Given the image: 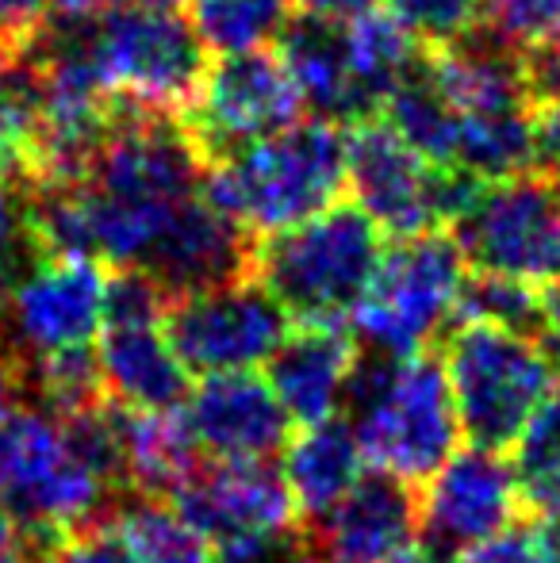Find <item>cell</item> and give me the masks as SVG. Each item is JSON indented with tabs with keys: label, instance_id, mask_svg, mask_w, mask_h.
I'll return each mask as SVG.
<instances>
[{
	"label": "cell",
	"instance_id": "obj_5",
	"mask_svg": "<svg viewBox=\"0 0 560 563\" xmlns=\"http://www.w3.org/2000/svg\"><path fill=\"white\" fill-rule=\"evenodd\" d=\"M81 31L92 69L116 104L154 115L188 112L208 74V46L177 0H131L81 15Z\"/></svg>",
	"mask_w": 560,
	"mask_h": 563
},
{
	"label": "cell",
	"instance_id": "obj_20",
	"mask_svg": "<svg viewBox=\"0 0 560 563\" xmlns=\"http://www.w3.org/2000/svg\"><path fill=\"white\" fill-rule=\"evenodd\" d=\"M284 483L296 498L299 521H315L334 510L365 475V452L342 415L299 426L284 449Z\"/></svg>",
	"mask_w": 560,
	"mask_h": 563
},
{
	"label": "cell",
	"instance_id": "obj_9",
	"mask_svg": "<svg viewBox=\"0 0 560 563\" xmlns=\"http://www.w3.org/2000/svg\"><path fill=\"white\" fill-rule=\"evenodd\" d=\"M345 169L353 203L392 238H419L449 230L469 203L472 180L415 154L381 115L345 131Z\"/></svg>",
	"mask_w": 560,
	"mask_h": 563
},
{
	"label": "cell",
	"instance_id": "obj_27",
	"mask_svg": "<svg viewBox=\"0 0 560 563\" xmlns=\"http://www.w3.org/2000/svg\"><path fill=\"white\" fill-rule=\"evenodd\" d=\"M388 12L426 51H449L484 27L487 0H388Z\"/></svg>",
	"mask_w": 560,
	"mask_h": 563
},
{
	"label": "cell",
	"instance_id": "obj_11",
	"mask_svg": "<svg viewBox=\"0 0 560 563\" xmlns=\"http://www.w3.org/2000/svg\"><path fill=\"white\" fill-rule=\"evenodd\" d=\"M299 119L304 100L284 74L281 58L270 51H250L211 62L185 112V126L204 162L219 165Z\"/></svg>",
	"mask_w": 560,
	"mask_h": 563
},
{
	"label": "cell",
	"instance_id": "obj_19",
	"mask_svg": "<svg viewBox=\"0 0 560 563\" xmlns=\"http://www.w3.org/2000/svg\"><path fill=\"white\" fill-rule=\"evenodd\" d=\"M277 58L284 74L292 77V85H296L304 108H311L315 119H330L338 126L376 119L373 104L361 92L358 74L350 66L342 27L296 15L277 38Z\"/></svg>",
	"mask_w": 560,
	"mask_h": 563
},
{
	"label": "cell",
	"instance_id": "obj_23",
	"mask_svg": "<svg viewBox=\"0 0 560 563\" xmlns=\"http://www.w3.org/2000/svg\"><path fill=\"white\" fill-rule=\"evenodd\" d=\"M342 31H345V51H350V66H353V74H358L361 92L369 97L373 112L381 115L392 89L422 62L419 43H415L404 31V23L392 12H384V8Z\"/></svg>",
	"mask_w": 560,
	"mask_h": 563
},
{
	"label": "cell",
	"instance_id": "obj_14",
	"mask_svg": "<svg viewBox=\"0 0 560 563\" xmlns=\"http://www.w3.org/2000/svg\"><path fill=\"white\" fill-rule=\"evenodd\" d=\"M169 503L185 514L196 533L208 537L211 549L299 526L296 498L284 483V472L270 460L204 456Z\"/></svg>",
	"mask_w": 560,
	"mask_h": 563
},
{
	"label": "cell",
	"instance_id": "obj_17",
	"mask_svg": "<svg viewBox=\"0 0 560 563\" xmlns=\"http://www.w3.org/2000/svg\"><path fill=\"white\" fill-rule=\"evenodd\" d=\"M165 319H105L97 341L100 376L112 402L128 410H180L188 372L165 338Z\"/></svg>",
	"mask_w": 560,
	"mask_h": 563
},
{
	"label": "cell",
	"instance_id": "obj_7",
	"mask_svg": "<svg viewBox=\"0 0 560 563\" xmlns=\"http://www.w3.org/2000/svg\"><path fill=\"white\" fill-rule=\"evenodd\" d=\"M464 276L469 261L449 230L396 238L350 319L353 341L384 356L426 353L457 319Z\"/></svg>",
	"mask_w": 560,
	"mask_h": 563
},
{
	"label": "cell",
	"instance_id": "obj_35",
	"mask_svg": "<svg viewBox=\"0 0 560 563\" xmlns=\"http://www.w3.org/2000/svg\"><path fill=\"white\" fill-rule=\"evenodd\" d=\"M23 387H28V368H23V361L15 356V349L8 345L4 334H0V415L15 407V399L23 395Z\"/></svg>",
	"mask_w": 560,
	"mask_h": 563
},
{
	"label": "cell",
	"instance_id": "obj_13",
	"mask_svg": "<svg viewBox=\"0 0 560 563\" xmlns=\"http://www.w3.org/2000/svg\"><path fill=\"white\" fill-rule=\"evenodd\" d=\"M419 544L441 563H457L526 514L515 467L503 460V452L484 449L457 452L419 487Z\"/></svg>",
	"mask_w": 560,
	"mask_h": 563
},
{
	"label": "cell",
	"instance_id": "obj_25",
	"mask_svg": "<svg viewBox=\"0 0 560 563\" xmlns=\"http://www.w3.org/2000/svg\"><path fill=\"white\" fill-rule=\"evenodd\" d=\"M510 467H515L526 518H546L560 510V379L518 438Z\"/></svg>",
	"mask_w": 560,
	"mask_h": 563
},
{
	"label": "cell",
	"instance_id": "obj_37",
	"mask_svg": "<svg viewBox=\"0 0 560 563\" xmlns=\"http://www.w3.org/2000/svg\"><path fill=\"white\" fill-rule=\"evenodd\" d=\"M120 4H131V0H51V12L54 15H100Z\"/></svg>",
	"mask_w": 560,
	"mask_h": 563
},
{
	"label": "cell",
	"instance_id": "obj_4",
	"mask_svg": "<svg viewBox=\"0 0 560 563\" xmlns=\"http://www.w3.org/2000/svg\"><path fill=\"white\" fill-rule=\"evenodd\" d=\"M384 230L358 208L334 203L307 223L257 242L254 276L299 327H342L384 261Z\"/></svg>",
	"mask_w": 560,
	"mask_h": 563
},
{
	"label": "cell",
	"instance_id": "obj_36",
	"mask_svg": "<svg viewBox=\"0 0 560 563\" xmlns=\"http://www.w3.org/2000/svg\"><path fill=\"white\" fill-rule=\"evenodd\" d=\"M534 537H538V556L541 563H560V510L546 514V518H530Z\"/></svg>",
	"mask_w": 560,
	"mask_h": 563
},
{
	"label": "cell",
	"instance_id": "obj_32",
	"mask_svg": "<svg viewBox=\"0 0 560 563\" xmlns=\"http://www.w3.org/2000/svg\"><path fill=\"white\" fill-rule=\"evenodd\" d=\"M534 150H538V165L534 169L560 180V100L538 104V115H534Z\"/></svg>",
	"mask_w": 560,
	"mask_h": 563
},
{
	"label": "cell",
	"instance_id": "obj_2",
	"mask_svg": "<svg viewBox=\"0 0 560 563\" xmlns=\"http://www.w3.org/2000/svg\"><path fill=\"white\" fill-rule=\"evenodd\" d=\"M120 506L123 495L74 449L54 410L20 399L0 415V521L23 552L112 521Z\"/></svg>",
	"mask_w": 560,
	"mask_h": 563
},
{
	"label": "cell",
	"instance_id": "obj_8",
	"mask_svg": "<svg viewBox=\"0 0 560 563\" xmlns=\"http://www.w3.org/2000/svg\"><path fill=\"white\" fill-rule=\"evenodd\" d=\"M453 242L461 245L472 273L507 276L530 288H557L560 180L530 169L476 185L453 219Z\"/></svg>",
	"mask_w": 560,
	"mask_h": 563
},
{
	"label": "cell",
	"instance_id": "obj_31",
	"mask_svg": "<svg viewBox=\"0 0 560 563\" xmlns=\"http://www.w3.org/2000/svg\"><path fill=\"white\" fill-rule=\"evenodd\" d=\"M51 20V0H0V46L28 51Z\"/></svg>",
	"mask_w": 560,
	"mask_h": 563
},
{
	"label": "cell",
	"instance_id": "obj_1",
	"mask_svg": "<svg viewBox=\"0 0 560 563\" xmlns=\"http://www.w3.org/2000/svg\"><path fill=\"white\" fill-rule=\"evenodd\" d=\"M338 415L358 433L365 464L411 487H426L464 438L438 349L415 356L361 349Z\"/></svg>",
	"mask_w": 560,
	"mask_h": 563
},
{
	"label": "cell",
	"instance_id": "obj_6",
	"mask_svg": "<svg viewBox=\"0 0 560 563\" xmlns=\"http://www.w3.org/2000/svg\"><path fill=\"white\" fill-rule=\"evenodd\" d=\"M469 449L507 452L557 387L541 341L487 322H457L438 345Z\"/></svg>",
	"mask_w": 560,
	"mask_h": 563
},
{
	"label": "cell",
	"instance_id": "obj_24",
	"mask_svg": "<svg viewBox=\"0 0 560 563\" xmlns=\"http://www.w3.org/2000/svg\"><path fill=\"white\" fill-rule=\"evenodd\" d=\"M296 0H188L200 43L208 54H250L277 43L292 23Z\"/></svg>",
	"mask_w": 560,
	"mask_h": 563
},
{
	"label": "cell",
	"instance_id": "obj_12",
	"mask_svg": "<svg viewBox=\"0 0 560 563\" xmlns=\"http://www.w3.org/2000/svg\"><path fill=\"white\" fill-rule=\"evenodd\" d=\"M108 273L92 257L39 253L0 307V334L23 368L69 349L92 345L105 327Z\"/></svg>",
	"mask_w": 560,
	"mask_h": 563
},
{
	"label": "cell",
	"instance_id": "obj_28",
	"mask_svg": "<svg viewBox=\"0 0 560 563\" xmlns=\"http://www.w3.org/2000/svg\"><path fill=\"white\" fill-rule=\"evenodd\" d=\"M484 27L523 54L541 51L560 43V0H487Z\"/></svg>",
	"mask_w": 560,
	"mask_h": 563
},
{
	"label": "cell",
	"instance_id": "obj_26",
	"mask_svg": "<svg viewBox=\"0 0 560 563\" xmlns=\"http://www.w3.org/2000/svg\"><path fill=\"white\" fill-rule=\"evenodd\" d=\"M457 322H487L526 334L546 345V307H541V288H530L523 280L507 276L472 273L464 276L461 299H457Z\"/></svg>",
	"mask_w": 560,
	"mask_h": 563
},
{
	"label": "cell",
	"instance_id": "obj_10",
	"mask_svg": "<svg viewBox=\"0 0 560 563\" xmlns=\"http://www.w3.org/2000/svg\"><path fill=\"white\" fill-rule=\"evenodd\" d=\"M165 338L188 376H231L270 364L292 334L281 299L257 276L169 299Z\"/></svg>",
	"mask_w": 560,
	"mask_h": 563
},
{
	"label": "cell",
	"instance_id": "obj_21",
	"mask_svg": "<svg viewBox=\"0 0 560 563\" xmlns=\"http://www.w3.org/2000/svg\"><path fill=\"white\" fill-rule=\"evenodd\" d=\"M116 407V430L123 441V464H128V487L131 495L150 498H173L177 487L200 467L204 452L196 449L193 433L185 426L180 410H128Z\"/></svg>",
	"mask_w": 560,
	"mask_h": 563
},
{
	"label": "cell",
	"instance_id": "obj_18",
	"mask_svg": "<svg viewBox=\"0 0 560 563\" xmlns=\"http://www.w3.org/2000/svg\"><path fill=\"white\" fill-rule=\"evenodd\" d=\"M361 345L345 327H299L270 361V387L296 426L338 418Z\"/></svg>",
	"mask_w": 560,
	"mask_h": 563
},
{
	"label": "cell",
	"instance_id": "obj_34",
	"mask_svg": "<svg viewBox=\"0 0 560 563\" xmlns=\"http://www.w3.org/2000/svg\"><path fill=\"white\" fill-rule=\"evenodd\" d=\"M526 74H530V89L538 104L560 100V43L526 54Z\"/></svg>",
	"mask_w": 560,
	"mask_h": 563
},
{
	"label": "cell",
	"instance_id": "obj_15",
	"mask_svg": "<svg viewBox=\"0 0 560 563\" xmlns=\"http://www.w3.org/2000/svg\"><path fill=\"white\" fill-rule=\"evenodd\" d=\"M419 487L373 467L334 510L299 526L322 563H392L419 544Z\"/></svg>",
	"mask_w": 560,
	"mask_h": 563
},
{
	"label": "cell",
	"instance_id": "obj_39",
	"mask_svg": "<svg viewBox=\"0 0 560 563\" xmlns=\"http://www.w3.org/2000/svg\"><path fill=\"white\" fill-rule=\"evenodd\" d=\"M392 563H441L438 556H430V552L422 549V544H411V549L404 552L399 560H392Z\"/></svg>",
	"mask_w": 560,
	"mask_h": 563
},
{
	"label": "cell",
	"instance_id": "obj_16",
	"mask_svg": "<svg viewBox=\"0 0 560 563\" xmlns=\"http://www.w3.org/2000/svg\"><path fill=\"white\" fill-rule=\"evenodd\" d=\"M180 415L208 460H270L288 449L296 426L270 379L254 372L208 376L185 399Z\"/></svg>",
	"mask_w": 560,
	"mask_h": 563
},
{
	"label": "cell",
	"instance_id": "obj_38",
	"mask_svg": "<svg viewBox=\"0 0 560 563\" xmlns=\"http://www.w3.org/2000/svg\"><path fill=\"white\" fill-rule=\"evenodd\" d=\"M0 563H28V552H23V544L15 541V533L4 521H0Z\"/></svg>",
	"mask_w": 560,
	"mask_h": 563
},
{
	"label": "cell",
	"instance_id": "obj_22",
	"mask_svg": "<svg viewBox=\"0 0 560 563\" xmlns=\"http://www.w3.org/2000/svg\"><path fill=\"white\" fill-rule=\"evenodd\" d=\"M116 529L135 563H216V549L196 533L169 498L131 495L116 510Z\"/></svg>",
	"mask_w": 560,
	"mask_h": 563
},
{
	"label": "cell",
	"instance_id": "obj_29",
	"mask_svg": "<svg viewBox=\"0 0 560 563\" xmlns=\"http://www.w3.org/2000/svg\"><path fill=\"white\" fill-rule=\"evenodd\" d=\"M35 257L39 245L28 223V180L0 177V307Z\"/></svg>",
	"mask_w": 560,
	"mask_h": 563
},
{
	"label": "cell",
	"instance_id": "obj_3",
	"mask_svg": "<svg viewBox=\"0 0 560 563\" xmlns=\"http://www.w3.org/2000/svg\"><path fill=\"white\" fill-rule=\"evenodd\" d=\"M345 188V126L315 115L208 165L204 180L211 208L250 230L257 242L342 203Z\"/></svg>",
	"mask_w": 560,
	"mask_h": 563
},
{
	"label": "cell",
	"instance_id": "obj_40",
	"mask_svg": "<svg viewBox=\"0 0 560 563\" xmlns=\"http://www.w3.org/2000/svg\"><path fill=\"white\" fill-rule=\"evenodd\" d=\"M546 349H549V356H553V364H560V334H557V338H549V341H546Z\"/></svg>",
	"mask_w": 560,
	"mask_h": 563
},
{
	"label": "cell",
	"instance_id": "obj_33",
	"mask_svg": "<svg viewBox=\"0 0 560 563\" xmlns=\"http://www.w3.org/2000/svg\"><path fill=\"white\" fill-rule=\"evenodd\" d=\"M296 12L304 20L330 23V27H350V23L381 12V0H296Z\"/></svg>",
	"mask_w": 560,
	"mask_h": 563
},
{
	"label": "cell",
	"instance_id": "obj_30",
	"mask_svg": "<svg viewBox=\"0 0 560 563\" xmlns=\"http://www.w3.org/2000/svg\"><path fill=\"white\" fill-rule=\"evenodd\" d=\"M28 563H135V556L123 544L112 518L77 529V533L62 537V541H51L46 549L28 552Z\"/></svg>",
	"mask_w": 560,
	"mask_h": 563
}]
</instances>
